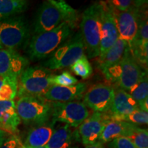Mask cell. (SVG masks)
<instances>
[{"mask_svg":"<svg viewBox=\"0 0 148 148\" xmlns=\"http://www.w3.org/2000/svg\"><path fill=\"white\" fill-rule=\"evenodd\" d=\"M110 121L107 112H94L79 125L78 131L81 141L85 145H90L99 140L105 125Z\"/></svg>","mask_w":148,"mask_h":148,"instance_id":"13","label":"cell"},{"mask_svg":"<svg viewBox=\"0 0 148 148\" xmlns=\"http://www.w3.org/2000/svg\"><path fill=\"white\" fill-rule=\"evenodd\" d=\"M23 145L15 135H12L8 138L0 148H21Z\"/></svg>","mask_w":148,"mask_h":148,"instance_id":"32","label":"cell"},{"mask_svg":"<svg viewBox=\"0 0 148 148\" xmlns=\"http://www.w3.org/2000/svg\"><path fill=\"white\" fill-rule=\"evenodd\" d=\"M29 60L11 49H0V76L18 79L28 66Z\"/></svg>","mask_w":148,"mask_h":148,"instance_id":"12","label":"cell"},{"mask_svg":"<svg viewBox=\"0 0 148 148\" xmlns=\"http://www.w3.org/2000/svg\"><path fill=\"white\" fill-rule=\"evenodd\" d=\"M17 90L18 79L0 76V101L13 100Z\"/></svg>","mask_w":148,"mask_h":148,"instance_id":"25","label":"cell"},{"mask_svg":"<svg viewBox=\"0 0 148 148\" xmlns=\"http://www.w3.org/2000/svg\"><path fill=\"white\" fill-rule=\"evenodd\" d=\"M36 148H47V145H45V146H42V147H36Z\"/></svg>","mask_w":148,"mask_h":148,"instance_id":"35","label":"cell"},{"mask_svg":"<svg viewBox=\"0 0 148 148\" xmlns=\"http://www.w3.org/2000/svg\"><path fill=\"white\" fill-rule=\"evenodd\" d=\"M138 126L133 123L122 121H110L105 125L99 140L101 143H110L118 137H127Z\"/></svg>","mask_w":148,"mask_h":148,"instance_id":"19","label":"cell"},{"mask_svg":"<svg viewBox=\"0 0 148 148\" xmlns=\"http://www.w3.org/2000/svg\"><path fill=\"white\" fill-rule=\"evenodd\" d=\"M133 99L137 103L140 110L148 111V79L147 71H144L140 80L130 92Z\"/></svg>","mask_w":148,"mask_h":148,"instance_id":"22","label":"cell"},{"mask_svg":"<svg viewBox=\"0 0 148 148\" xmlns=\"http://www.w3.org/2000/svg\"><path fill=\"white\" fill-rule=\"evenodd\" d=\"M62 23L75 29L78 24L77 11L63 0H47L37 10L34 21L35 34L48 32Z\"/></svg>","mask_w":148,"mask_h":148,"instance_id":"1","label":"cell"},{"mask_svg":"<svg viewBox=\"0 0 148 148\" xmlns=\"http://www.w3.org/2000/svg\"><path fill=\"white\" fill-rule=\"evenodd\" d=\"M89 116V111L79 101L51 102L52 122H62L73 127H77Z\"/></svg>","mask_w":148,"mask_h":148,"instance_id":"8","label":"cell"},{"mask_svg":"<svg viewBox=\"0 0 148 148\" xmlns=\"http://www.w3.org/2000/svg\"><path fill=\"white\" fill-rule=\"evenodd\" d=\"M77 79L69 71H64L59 75H52L51 77V86H70L76 84Z\"/></svg>","mask_w":148,"mask_h":148,"instance_id":"30","label":"cell"},{"mask_svg":"<svg viewBox=\"0 0 148 148\" xmlns=\"http://www.w3.org/2000/svg\"><path fill=\"white\" fill-rule=\"evenodd\" d=\"M54 123L34 126L27 133L25 140L26 148H36L47 145L53 132Z\"/></svg>","mask_w":148,"mask_h":148,"instance_id":"20","label":"cell"},{"mask_svg":"<svg viewBox=\"0 0 148 148\" xmlns=\"http://www.w3.org/2000/svg\"><path fill=\"white\" fill-rule=\"evenodd\" d=\"M108 6L115 21L118 33H119V38L125 40L127 43V45H130L134 41L137 34L138 13L140 11L147 8L138 12H135V11L120 12L111 8L109 5Z\"/></svg>","mask_w":148,"mask_h":148,"instance_id":"14","label":"cell"},{"mask_svg":"<svg viewBox=\"0 0 148 148\" xmlns=\"http://www.w3.org/2000/svg\"><path fill=\"white\" fill-rule=\"evenodd\" d=\"M101 8V32L99 59L102 58L119 38L115 21L106 1L99 2Z\"/></svg>","mask_w":148,"mask_h":148,"instance_id":"11","label":"cell"},{"mask_svg":"<svg viewBox=\"0 0 148 148\" xmlns=\"http://www.w3.org/2000/svg\"><path fill=\"white\" fill-rule=\"evenodd\" d=\"M70 67L72 72L82 79L88 78L92 73V66L87 57L85 55L75 61L71 66H70Z\"/></svg>","mask_w":148,"mask_h":148,"instance_id":"28","label":"cell"},{"mask_svg":"<svg viewBox=\"0 0 148 148\" xmlns=\"http://www.w3.org/2000/svg\"><path fill=\"white\" fill-rule=\"evenodd\" d=\"M127 43L125 40L118 38L115 43L110 48L102 58L98 60V68L103 73L108 68L119 63L123 57Z\"/></svg>","mask_w":148,"mask_h":148,"instance_id":"21","label":"cell"},{"mask_svg":"<svg viewBox=\"0 0 148 148\" xmlns=\"http://www.w3.org/2000/svg\"><path fill=\"white\" fill-rule=\"evenodd\" d=\"M15 105L20 119L27 125L46 124L51 116V102L42 96L20 97Z\"/></svg>","mask_w":148,"mask_h":148,"instance_id":"6","label":"cell"},{"mask_svg":"<svg viewBox=\"0 0 148 148\" xmlns=\"http://www.w3.org/2000/svg\"><path fill=\"white\" fill-rule=\"evenodd\" d=\"M84 104L94 112H108L114 98V86L107 83H99L85 92Z\"/></svg>","mask_w":148,"mask_h":148,"instance_id":"9","label":"cell"},{"mask_svg":"<svg viewBox=\"0 0 148 148\" xmlns=\"http://www.w3.org/2000/svg\"><path fill=\"white\" fill-rule=\"evenodd\" d=\"M106 3L111 8L120 12L135 11L138 12L143 9L147 8V1H131V0H111L107 1Z\"/></svg>","mask_w":148,"mask_h":148,"instance_id":"26","label":"cell"},{"mask_svg":"<svg viewBox=\"0 0 148 148\" xmlns=\"http://www.w3.org/2000/svg\"><path fill=\"white\" fill-rule=\"evenodd\" d=\"M27 6L25 0H0V22L22 13Z\"/></svg>","mask_w":148,"mask_h":148,"instance_id":"23","label":"cell"},{"mask_svg":"<svg viewBox=\"0 0 148 148\" xmlns=\"http://www.w3.org/2000/svg\"><path fill=\"white\" fill-rule=\"evenodd\" d=\"M119 79L116 86L130 93L140 80L143 70L131 54L128 45L125 48L123 57L119 62Z\"/></svg>","mask_w":148,"mask_h":148,"instance_id":"10","label":"cell"},{"mask_svg":"<svg viewBox=\"0 0 148 148\" xmlns=\"http://www.w3.org/2000/svg\"><path fill=\"white\" fill-rule=\"evenodd\" d=\"M71 27L62 23L48 32L35 34L27 47V54L32 60H39L50 55L69 38L72 34Z\"/></svg>","mask_w":148,"mask_h":148,"instance_id":"2","label":"cell"},{"mask_svg":"<svg viewBox=\"0 0 148 148\" xmlns=\"http://www.w3.org/2000/svg\"><path fill=\"white\" fill-rule=\"evenodd\" d=\"M87 90V84L77 82L70 86H51L42 97L51 102H69L82 99Z\"/></svg>","mask_w":148,"mask_h":148,"instance_id":"15","label":"cell"},{"mask_svg":"<svg viewBox=\"0 0 148 148\" xmlns=\"http://www.w3.org/2000/svg\"><path fill=\"white\" fill-rule=\"evenodd\" d=\"M80 27V32L88 58L99 56L101 32L99 2L92 3L84 11Z\"/></svg>","mask_w":148,"mask_h":148,"instance_id":"3","label":"cell"},{"mask_svg":"<svg viewBox=\"0 0 148 148\" xmlns=\"http://www.w3.org/2000/svg\"><path fill=\"white\" fill-rule=\"evenodd\" d=\"M20 123L21 119L16 112L14 101H0V129L14 135Z\"/></svg>","mask_w":148,"mask_h":148,"instance_id":"17","label":"cell"},{"mask_svg":"<svg viewBox=\"0 0 148 148\" xmlns=\"http://www.w3.org/2000/svg\"><path fill=\"white\" fill-rule=\"evenodd\" d=\"M132 57L140 67L143 66L147 71L148 60V41L139 39H135L130 45H128Z\"/></svg>","mask_w":148,"mask_h":148,"instance_id":"24","label":"cell"},{"mask_svg":"<svg viewBox=\"0 0 148 148\" xmlns=\"http://www.w3.org/2000/svg\"><path fill=\"white\" fill-rule=\"evenodd\" d=\"M1 49V42H0V49Z\"/></svg>","mask_w":148,"mask_h":148,"instance_id":"38","label":"cell"},{"mask_svg":"<svg viewBox=\"0 0 148 148\" xmlns=\"http://www.w3.org/2000/svg\"><path fill=\"white\" fill-rule=\"evenodd\" d=\"M29 25L23 16H15L0 22V42L6 49L16 50L27 42Z\"/></svg>","mask_w":148,"mask_h":148,"instance_id":"7","label":"cell"},{"mask_svg":"<svg viewBox=\"0 0 148 148\" xmlns=\"http://www.w3.org/2000/svg\"><path fill=\"white\" fill-rule=\"evenodd\" d=\"M80 140L77 130L71 129L68 125H64L53 130L50 139L47 144V148H71L73 144Z\"/></svg>","mask_w":148,"mask_h":148,"instance_id":"18","label":"cell"},{"mask_svg":"<svg viewBox=\"0 0 148 148\" xmlns=\"http://www.w3.org/2000/svg\"><path fill=\"white\" fill-rule=\"evenodd\" d=\"M109 148H136L131 140L126 137H118L110 142Z\"/></svg>","mask_w":148,"mask_h":148,"instance_id":"31","label":"cell"},{"mask_svg":"<svg viewBox=\"0 0 148 148\" xmlns=\"http://www.w3.org/2000/svg\"><path fill=\"white\" fill-rule=\"evenodd\" d=\"M109 119L110 121H122L133 123L137 125L138 124H147L148 123V112L145 111L137 109L132 112L125 115H112L107 112Z\"/></svg>","mask_w":148,"mask_h":148,"instance_id":"27","label":"cell"},{"mask_svg":"<svg viewBox=\"0 0 148 148\" xmlns=\"http://www.w3.org/2000/svg\"><path fill=\"white\" fill-rule=\"evenodd\" d=\"M53 74L47 68L41 66H27L18 80V97H40L51 86Z\"/></svg>","mask_w":148,"mask_h":148,"instance_id":"4","label":"cell"},{"mask_svg":"<svg viewBox=\"0 0 148 148\" xmlns=\"http://www.w3.org/2000/svg\"><path fill=\"white\" fill-rule=\"evenodd\" d=\"M136 148H148V131L138 127L126 137Z\"/></svg>","mask_w":148,"mask_h":148,"instance_id":"29","label":"cell"},{"mask_svg":"<svg viewBox=\"0 0 148 148\" xmlns=\"http://www.w3.org/2000/svg\"><path fill=\"white\" fill-rule=\"evenodd\" d=\"M8 133H7L6 132H5V131L0 129V147H1V145H2L3 143H4L5 139H7V138H8Z\"/></svg>","mask_w":148,"mask_h":148,"instance_id":"33","label":"cell"},{"mask_svg":"<svg viewBox=\"0 0 148 148\" xmlns=\"http://www.w3.org/2000/svg\"><path fill=\"white\" fill-rule=\"evenodd\" d=\"M71 148H79V147H77V146H73V147H72Z\"/></svg>","mask_w":148,"mask_h":148,"instance_id":"36","label":"cell"},{"mask_svg":"<svg viewBox=\"0 0 148 148\" xmlns=\"http://www.w3.org/2000/svg\"><path fill=\"white\" fill-rule=\"evenodd\" d=\"M21 148H26V147H25V146H24V145H22V146H21Z\"/></svg>","mask_w":148,"mask_h":148,"instance_id":"37","label":"cell"},{"mask_svg":"<svg viewBox=\"0 0 148 148\" xmlns=\"http://www.w3.org/2000/svg\"><path fill=\"white\" fill-rule=\"evenodd\" d=\"M85 47L80 31L61 44L44 62V67L56 70L71 66L84 55Z\"/></svg>","mask_w":148,"mask_h":148,"instance_id":"5","label":"cell"},{"mask_svg":"<svg viewBox=\"0 0 148 148\" xmlns=\"http://www.w3.org/2000/svg\"><path fill=\"white\" fill-rule=\"evenodd\" d=\"M138 108L137 103L130 94L116 86L114 87V98L108 112L112 115L128 114Z\"/></svg>","mask_w":148,"mask_h":148,"instance_id":"16","label":"cell"},{"mask_svg":"<svg viewBox=\"0 0 148 148\" xmlns=\"http://www.w3.org/2000/svg\"><path fill=\"white\" fill-rule=\"evenodd\" d=\"M85 148H104L103 147V143H101L100 141H97L95 143L90 144V145H86Z\"/></svg>","mask_w":148,"mask_h":148,"instance_id":"34","label":"cell"}]
</instances>
